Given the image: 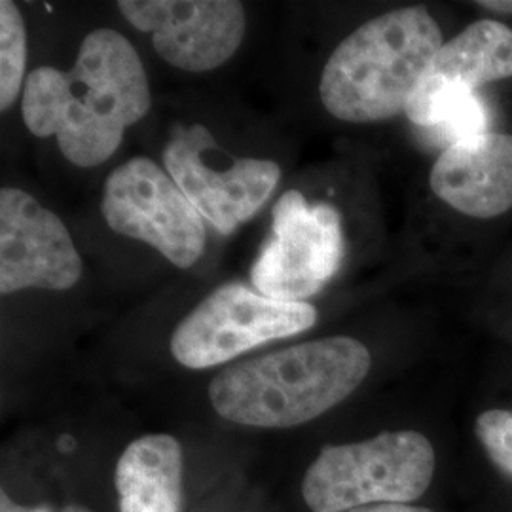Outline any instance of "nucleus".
<instances>
[{
    "instance_id": "obj_1",
    "label": "nucleus",
    "mask_w": 512,
    "mask_h": 512,
    "mask_svg": "<svg viewBox=\"0 0 512 512\" xmlns=\"http://www.w3.org/2000/svg\"><path fill=\"white\" fill-rule=\"evenodd\" d=\"M152 105L148 76L133 44L114 29H95L80 42L73 69L40 67L27 76L21 114L37 137L57 139L76 167L105 164L124 131Z\"/></svg>"
},
{
    "instance_id": "obj_2",
    "label": "nucleus",
    "mask_w": 512,
    "mask_h": 512,
    "mask_svg": "<svg viewBox=\"0 0 512 512\" xmlns=\"http://www.w3.org/2000/svg\"><path fill=\"white\" fill-rule=\"evenodd\" d=\"M370 351L349 336L296 344L220 370L209 401L222 420L289 429L317 420L365 382Z\"/></svg>"
},
{
    "instance_id": "obj_3",
    "label": "nucleus",
    "mask_w": 512,
    "mask_h": 512,
    "mask_svg": "<svg viewBox=\"0 0 512 512\" xmlns=\"http://www.w3.org/2000/svg\"><path fill=\"white\" fill-rule=\"evenodd\" d=\"M444 40L423 6L397 8L344 38L321 74L325 109L349 124L395 118L431 69Z\"/></svg>"
},
{
    "instance_id": "obj_4",
    "label": "nucleus",
    "mask_w": 512,
    "mask_h": 512,
    "mask_svg": "<svg viewBox=\"0 0 512 512\" xmlns=\"http://www.w3.org/2000/svg\"><path fill=\"white\" fill-rule=\"evenodd\" d=\"M437 456L418 431H385L372 439L329 444L302 478L311 512H349L382 503H412L433 482Z\"/></svg>"
},
{
    "instance_id": "obj_5",
    "label": "nucleus",
    "mask_w": 512,
    "mask_h": 512,
    "mask_svg": "<svg viewBox=\"0 0 512 512\" xmlns=\"http://www.w3.org/2000/svg\"><path fill=\"white\" fill-rule=\"evenodd\" d=\"M315 321L317 311L308 302L275 300L234 281L205 296L177 325L171 355L179 365L203 370L306 332Z\"/></svg>"
},
{
    "instance_id": "obj_6",
    "label": "nucleus",
    "mask_w": 512,
    "mask_h": 512,
    "mask_svg": "<svg viewBox=\"0 0 512 512\" xmlns=\"http://www.w3.org/2000/svg\"><path fill=\"white\" fill-rule=\"evenodd\" d=\"M165 171L222 234H232L270 200L281 179L272 160L230 158L211 131L177 124L162 152Z\"/></svg>"
},
{
    "instance_id": "obj_7",
    "label": "nucleus",
    "mask_w": 512,
    "mask_h": 512,
    "mask_svg": "<svg viewBox=\"0 0 512 512\" xmlns=\"http://www.w3.org/2000/svg\"><path fill=\"white\" fill-rule=\"evenodd\" d=\"M344 258L342 217L329 203H308L291 190L275 203L272 232L256 256V293L283 302H306L319 293Z\"/></svg>"
},
{
    "instance_id": "obj_8",
    "label": "nucleus",
    "mask_w": 512,
    "mask_h": 512,
    "mask_svg": "<svg viewBox=\"0 0 512 512\" xmlns=\"http://www.w3.org/2000/svg\"><path fill=\"white\" fill-rule=\"evenodd\" d=\"M101 213L110 230L148 243L179 268L194 266L202 256L205 226L200 211L150 158H133L110 173Z\"/></svg>"
},
{
    "instance_id": "obj_9",
    "label": "nucleus",
    "mask_w": 512,
    "mask_h": 512,
    "mask_svg": "<svg viewBox=\"0 0 512 512\" xmlns=\"http://www.w3.org/2000/svg\"><path fill=\"white\" fill-rule=\"evenodd\" d=\"M129 23L152 35L158 55L169 65L205 73L238 52L247 18L236 0H120Z\"/></svg>"
},
{
    "instance_id": "obj_10",
    "label": "nucleus",
    "mask_w": 512,
    "mask_h": 512,
    "mask_svg": "<svg viewBox=\"0 0 512 512\" xmlns=\"http://www.w3.org/2000/svg\"><path fill=\"white\" fill-rule=\"evenodd\" d=\"M82 275L73 238L50 209L19 188L0 190V293L69 291Z\"/></svg>"
},
{
    "instance_id": "obj_11",
    "label": "nucleus",
    "mask_w": 512,
    "mask_h": 512,
    "mask_svg": "<svg viewBox=\"0 0 512 512\" xmlns=\"http://www.w3.org/2000/svg\"><path fill=\"white\" fill-rule=\"evenodd\" d=\"M433 194L471 219L512 209V135L478 133L446 148L431 169Z\"/></svg>"
},
{
    "instance_id": "obj_12",
    "label": "nucleus",
    "mask_w": 512,
    "mask_h": 512,
    "mask_svg": "<svg viewBox=\"0 0 512 512\" xmlns=\"http://www.w3.org/2000/svg\"><path fill=\"white\" fill-rule=\"evenodd\" d=\"M184 456L181 442L154 433L129 442L116 463L120 512H181Z\"/></svg>"
},
{
    "instance_id": "obj_13",
    "label": "nucleus",
    "mask_w": 512,
    "mask_h": 512,
    "mask_svg": "<svg viewBox=\"0 0 512 512\" xmlns=\"http://www.w3.org/2000/svg\"><path fill=\"white\" fill-rule=\"evenodd\" d=\"M427 74L473 92L512 78L511 27L492 19L471 23L458 37L442 44Z\"/></svg>"
},
{
    "instance_id": "obj_14",
    "label": "nucleus",
    "mask_w": 512,
    "mask_h": 512,
    "mask_svg": "<svg viewBox=\"0 0 512 512\" xmlns=\"http://www.w3.org/2000/svg\"><path fill=\"white\" fill-rule=\"evenodd\" d=\"M404 114L420 128L446 129L454 137L452 143L486 133V112L475 92L446 84L429 74L423 76Z\"/></svg>"
},
{
    "instance_id": "obj_15",
    "label": "nucleus",
    "mask_w": 512,
    "mask_h": 512,
    "mask_svg": "<svg viewBox=\"0 0 512 512\" xmlns=\"http://www.w3.org/2000/svg\"><path fill=\"white\" fill-rule=\"evenodd\" d=\"M27 33L18 4L0 2V109L8 110L19 97L25 82ZM27 80V78H25Z\"/></svg>"
},
{
    "instance_id": "obj_16",
    "label": "nucleus",
    "mask_w": 512,
    "mask_h": 512,
    "mask_svg": "<svg viewBox=\"0 0 512 512\" xmlns=\"http://www.w3.org/2000/svg\"><path fill=\"white\" fill-rule=\"evenodd\" d=\"M475 433L495 467L512 476V410L482 412L476 418Z\"/></svg>"
},
{
    "instance_id": "obj_17",
    "label": "nucleus",
    "mask_w": 512,
    "mask_h": 512,
    "mask_svg": "<svg viewBox=\"0 0 512 512\" xmlns=\"http://www.w3.org/2000/svg\"><path fill=\"white\" fill-rule=\"evenodd\" d=\"M349 512H435L427 507H414L410 503H382V505H370L363 509H355Z\"/></svg>"
},
{
    "instance_id": "obj_18",
    "label": "nucleus",
    "mask_w": 512,
    "mask_h": 512,
    "mask_svg": "<svg viewBox=\"0 0 512 512\" xmlns=\"http://www.w3.org/2000/svg\"><path fill=\"white\" fill-rule=\"evenodd\" d=\"M0 512H54L48 505H37V507H25L16 503L10 495L2 492L0 495Z\"/></svg>"
},
{
    "instance_id": "obj_19",
    "label": "nucleus",
    "mask_w": 512,
    "mask_h": 512,
    "mask_svg": "<svg viewBox=\"0 0 512 512\" xmlns=\"http://www.w3.org/2000/svg\"><path fill=\"white\" fill-rule=\"evenodd\" d=\"M478 6L497 14H512V0H482Z\"/></svg>"
},
{
    "instance_id": "obj_20",
    "label": "nucleus",
    "mask_w": 512,
    "mask_h": 512,
    "mask_svg": "<svg viewBox=\"0 0 512 512\" xmlns=\"http://www.w3.org/2000/svg\"><path fill=\"white\" fill-rule=\"evenodd\" d=\"M63 512H92L88 507H82V505H69Z\"/></svg>"
}]
</instances>
